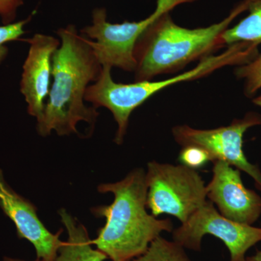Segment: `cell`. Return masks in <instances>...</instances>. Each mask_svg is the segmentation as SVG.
<instances>
[{
    "label": "cell",
    "mask_w": 261,
    "mask_h": 261,
    "mask_svg": "<svg viewBox=\"0 0 261 261\" xmlns=\"http://www.w3.org/2000/svg\"><path fill=\"white\" fill-rule=\"evenodd\" d=\"M30 44L23 65L20 90L27 103V111L37 121L42 118L45 99L50 90L53 56L61 40L47 34H36L22 39Z\"/></svg>",
    "instance_id": "8fae6325"
},
{
    "label": "cell",
    "mask_w": 261,
    "mask_h": 261,
    "mask_svg": "<svg viewBox=\"0 0 261 261\" xmlns=\"http://www.w3.org/2000/svg\"><path fill=\"white\" fill-rule=\"evenodd\" d=\"M2 261H28V260H21V259L15 258V257L5 256V257H3V260H2ZM33 261H42V260H38V259H37V260H33Z\"/></svg>",
    "instance_id": "44dd1931"
},
{
    "label": "cell",
    "mask_w": 261,
    "mask_h": 261,
    "mask_svg": "<svg viewBox=\"0 0 261 261\" xmlns=\"http://www.w3.org/2000/svg\"><path fill=\"white\" fill-rule=\"evenodd\" d=\"M0 208L14 224L18 238L32 244L38 260L56 261L64 242L60 239L62 230L53 233L38 217L37 207L15 192L5 181L0 169Z\"/></svg>",
    "instance_id": "30bf717a"
},
{
    "label": "cell",
    "mask_w": 261,
    "mask_h": 261,
    "mask_svg": "<svg viewBox=\"0 0 261 261\" xmlns=\"http://www.w3.org/2000/svg\"><path fill=\"white\" fill-rule=\"evenodd\" d=\"M24 0H0V18L3 25L15 22L18 10Z\"/></svg>",
    "instance_id": "ac0fdd59"
},
{
    "label": "cell",
    "mask_w": 261,
    "mask_h": 261,
    "mask_svg": "<svg viewBox=\"0 0 261 261\" xmlns=\"http://www.w3.org/2000/svg\"><path fill=\"white\" fill-rule=\"evenodd\" d=\"M178 160L183 166L197 171L211 161V158L208 153L201 147L188 145L182 147Z\"/></svg>",
    "instance_id": "e0dca14e"
},
{
    "label": "cell",
    "mask_w": 261,
    "mask_h": 261,
    "mask_svg": "<svg viewBox=\"0 0 261 261\" xmlns=\"http://www.w3.org/2000/svg\"><path fill=\"white\" fill-rule=\"evenodd\" d=\"M61 46L53 56L50 87L42 118L37 121L39 135L47 137L53 130L59 136L77 134L76 126L84 121L94 128L99 113L84 103L86 92L100 75L99 64L89 39L74 25L57 31Z\"/></svg>",
    "instance_id": "6da1fadb"
},
{
    "label": "cell",
    "mask_w": 261,
    "mask_h": 261,
    "mask_svg": "<svg viewBox=\"0 0 261 261\" xmlns=\"http://www.w3.org/2000/svg\"><path fill=\"white\" fill-rule=\"evenodd\" d=\"M97 190L111 193L109 205L92 208L94 216L106 219L92 245L112 261H130L143 255L163 231L172 232L169 219H158L147 211L146 172L136 168L116 183L102 184Z\"/></svg>",
    "instance_id": "7a4b0ae2"
},
{
    "label": "cell",
    "mask_w": 261,
    "mask_h": 261,
    "mask_svg": "<svg viewBox=\"0 0 261 261\" xmlns=\"http://www.w3.org/2000/svg\"><path fill=\"white\" fill-rule=\"evenodd\" d=\"M172 233L173 241L196 252L200 251L203 237L212 235L227 247L230 261H245L247 252L261 242V228L224 217L210 200H206Z\"/></svg>",
    "instance_id": "ba28073f"
},
{
    "label": "cell",
    "mask_w": 261,
    "mask_h": 261,
    "mask_svg": "<svg viewBox=\"0 0 261 261\" xmlns=\"http://www.w3.org/2000/svg\"><path fill=\"white\" fill-rule=\"evenodd\" d=\"M185 250L176 242L160 236L150 244L143 255L132 261H192Z\"/></svg>",
    "instance_id": "5bb4252c"
},
{
    "label": "cell",
    "mask_w": 261,
    "mask_h": 261,
    "mask_svg": "<svg viewBox=\"0 0 261 261\" xmlns=\"http://www.w3.org/2000/svg\"><path fill=\"white\" fill-rule=\"evenodd\" d=\"M235 75L243 82L244 93L247 97H255L261 89V54L235 70Z\"/></svg>",
    "instance_id": "9a60e30c"
},
{
    "label": "cell",
    "mask_w": 261,
    "mask_h": 261,
    "mask_svg": "<svg viewBox=\"0 0 261 261\" xmlns=\"http://www.w3.org/2000/svg\"><path fill=\"white\" fill-rule=\"evenodd\" d=\"M248 3L249 0H242L222 20L202 28L178 25L170 13L160 17L136 43L135 82L176 73L192 62L201 61L225 47L223 33L239 15L247 11Z\"/></svg>",
    "instance_id": "3957f363"
},
{
    "label": "cell",
    "mask_w": 261,
    "mask_h": 261,
    "mask_svg": "<svg viewBox=\"0 0 261 261\" xmlns=\"http://www.w3.org/2000/svg\"><path fill=\"white\" fill-rule=\"evenodd\" d=\"M213 176L206 186L207 197L224 217L252 225L261 215L260 196L244 185L241 172L224 161L213 162Z\"/></svg>",
    "instance_id": "9c48e42d"
},
{
    "label": "cell",
    "mask_w": 261,
    "mask_h": 261,
    "mask_svg": "<svg viewBox=\"0 0 261 261\" xmlns=\"http://www.w3.org/2000/svg\"><path fill=\"white\" fill-rule=\"evenodd\" d=\"M130 261H132V260H130Z\"/></svg>",
    "instance_id": "7402d4cb"
},
{
    "label": "cell",
    "mask_w": 261,
    "mask_h": 261,
    "mask_svg": "<svg viewBox=\"0 0 261 261\" xmlns=\"http://www.w3.org/2000/svg\"><path fill=\"white\" fill-rule=\"evenodd\" d=\"M258 54V46L250 43H236L220 54L201 60L192 69L167 80L122 84L115 82L112 76H106L97 87L98 104L112 113L119 128H126L133 111L161 90L176 84L200 80L225 67L245 64Z\"/></svg>",
    "instance_id": "277c9868"
},
{
    "label": "cell",
    "mask_w": 261,
    "mask_h": 261,
    "mask_svg": "<svg viewBox=\"0 0 261 261\" xmlns=\"http://www.w3.org/2000/svg\"><path fill=\"white\" fill-rule=\"evenodd\" d=\"M61 221L68 233V239L58 250L56 261H105L107 255L92 247V240L83 224L65 209L59 211Z\"/></svg>",
    "instance_id": "7c38bea8"
},
{
    "label": "cell",
    "mask_w": 261,
    "mask_h": 261,
    "mask_svg": "<svg viewBox=\"0 0 261 261\" xmlns=\"http://www.w3.org/2000/svg\"><path fill=\"white\" fill-rule=\"evenodd\" d=\"M35 13L36 11H34L28 18L23 20L0 25V65L3 64L9 54L7 43L20 40V37L25 33L24 28L32 20Z\"/></svg>",
    "instance_id": "2e32d148"
},
{
    "label": "cell",
    "mask_w": 261,
    "mask_h": 261,
    "mask_svg": "<svg viewBox=\"0 0 261 261\" xmlns=\"http://www.w3.org/2000/svg\"><path fill=\"white\" fill-rule=\"evenodd\" d=\"M261 126V115L248 112L242 118L234 119L228 126L212 129H198L188 125L172 128L173 139L181 147L193 145L201 147L208 153L211 162L224 161L246 173L255 181L261 192V171L252 164L244 153V135L249 128Z\"/></svg>",
    "instance_id": "52a82bcc"
},
{
    "label": "cell",
    "mask_w": 261,
    "mask_h": 261,
    "mask_svg": "<svg viewBox=\"0 0 261 261\" xmlns=\"http://www.w3.org/2000/svg\"><path fill=\"white\" fill-rule=\"evenodd\" d=\"M247 11L245 18L223 33L225 47L240 42L261 44V0H249Z\"/></svg>",
    "instance_id": "4fadbf2b"
},
{
    "label": "cell",
    "mask_w": 261,
    "mask_h": 261,
    "mask_svg": "<svg viewBox=\"0 0 261 261\" xmlns=\"http://www.w3.org/2000/svg\"><path fill=\"white\" fill-rule=\"evenodd\" d=\"M147 207L154 217L168 214L183 224L207 198L206 185L196 170L152 161L146 171Z\"/></svg>",
    "instance_id": "8992f818"
},
{
    "label": "cell",
    "mask_w": 261,
    "mask_h": 261,
    "mask_svg": "<svg viewBox=\"0 0 261 261\" xmlns=\"http://www.w3.org/2000/svg\"><path fill=\"white\" fill-rule=\"evenodd\" d=\"M245 261H261V250H257L253 255L246 257Z\"/></svg>",
    "instance_id": "d6986e66"
},
{
    "label": "cell",
    "mask_w": 261,
    "mask_h": 261,
    "mask_svg": "<svg viewBox=\"0 0 261 261\" xmlns=\"http://www.w3.org/2000/svg\"><path fill=\"white\" fill-rule=\"evenodd\" d=\"M198 0H157L153 13L140 21L111 23L107 20L105 8L92 12V25L84 27L81 34L89 39V44L102 66L116 67L127 72H134L136 61L135 44L147 27L176 7Z\"/></svg>",
    "instance_id": "5b68a950"
},
{
    "label": "cell",
    "mask_w": 261,
    "mask_h": 261,
    "mask_svg": "<svg viewBox=\"0 0 261 261\" xmlns=\"http://www.w3.org/2000/svg\"><path fill=\"white\" fill-rule=\"evenodd\" d=\"M252 102L255 106L261 108V93L252 99Z\"/></svg>",
    "instance_id": "ffe728a7"
}]
</instances>
